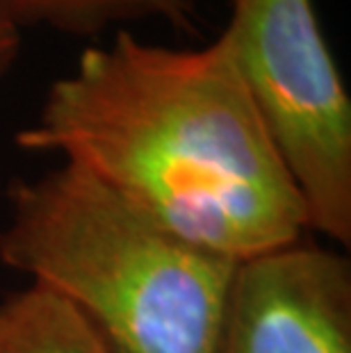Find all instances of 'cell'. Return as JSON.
<instances>
[{
	"instance_id": "cell-1",
	"label": "cell",
	"mask_w": 351,
	"mask_h": 353,
	"mask_svg": "<svg viewBox=\"0 0 351 353\" xmlns=\"http://www.w3.org/2000/svg\"><path fill=\"white\" fill-rule=\"evenodd\" d=\"M14 141L59 155L148 219L230 260L310 232L221 32L201 48H174L114 30L48 87Z\"/></svg>"
},
{
	"instance_id": "cell-2",
	"label": "cell",
	"mask_w": 351,
	"mask_h": 353,
	"mask_svg": "<svg viewBox=\"0 0 351 353\" xmlns=\"http://www.w3.org/2000/svg\"><path fill=\"white\" fill-rule=\"evenodd\" d=\"M0 262L64 296L112 353H214L237 267L64 162L7 187Z\"/></svg>"
},
{
	"instance_id": "cell-3",
	"label": "cell",
	"mask_w": 351,
	"mask_h": 353,
	"mask_svg": "<svg viewBox=\"0 0 351 353\" xmlns=\"http://www.w3.org/2000/svg\"><path fill=\"white\" fill-rule=\"evenodd\" d=\"M235 69L303 201L308 230L351 244V99L315 0H230Z\"/></svg>"
},
{
	"instance_id": "cell-4",
	"label": "cell",
	"mask_w": 351,
	"mask_h": 353,
	"mask_svg": "<svg viewBox=\"0 0 351 353\" xmlns=\"http://www.w3.org/2000/svg\"><path fill=\"white\" fill-rule=\"evenodd\" d=\"M214 353H351V265L299 237L237 262Z\"/></svg>"
},
{
	"instance_id": "cell-5",
	"label": "cell",
	"mask_w": 351,
	"mask_h": 353,
	"mask_svg": "<svg viewBox=\"0 0 351 353\" xmlns=\"http://www.w3.org/2000/svg\"><path fill=\"white\" fill-rule=\"evenodd\" d=\"M0 14L19 30L48 28L73 37H99L137 21H160L188 37L201 30L197 0H0Z\"/></svg>"
},
{
	"instance_id": "cell-6",
	"label": "cell",
	"mask_w": 351,
	"mask_h": 353,
	"mask_svg": "<svg viewBox=\"0 0 351 353\" xmlns=\"http://www.w3.org/2000/svg\"><path fill=\"white\" fill-rule=\"evenodd\" d=\"M0 353H112V349L64 296L30 283L0 299Z\"/></svg>"
},
{
	"instance_id": "cell-7",
	"label": "cell",
	"mask_w": 351,
	"mask_h": 353,
	"mask_svg": "<svg viewBox=\"0 0 351 353\" xmlns=\"http://www.w3.org/2000/svg\"><path fill=\"white\" fill-rule=\"evenodd\" d=\"M21 52V30L0 14V80L14 69Z\"/></svg>"
}]
</instances>
